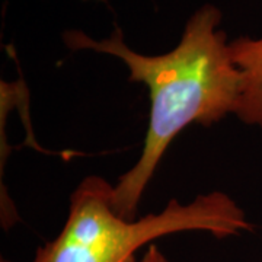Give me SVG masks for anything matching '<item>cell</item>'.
<instances>
[{
	"mask_svg": "<svg viewBox=\"0 0 262 262\" xmlns=\"http://www.w3.org/2000/svg\"><path fill=\"white\" fill-rule=\"evenodd\" d=\"M222 10L206 3L189 16L179 42L165 54L134 51L115 27L106 38L95 39L79 29L63 34L66 47L117 57L128 69V80L143 83L150 96L149 125L137 162L114 185L113 206L134 220L141 196L162 158L181 131L191 124L211 127L236 114L241 75L230 56Z\"/></svg>",
	"mask_w": 262,
	"mask_h": 262,
	"instance_id": "1",
	"label": "cell"
},
{
	"mask_svg": "<svg viewBox=\"0 0 262 262\" xmlns=\"http://www.w3.org/2000/svg\"><path fill=\"white\" fill-rule=\"evenodd\" d=\"M114 185L91 175L76 187L60 233L38 248L32 262H136L153 241L181 232H206L225 239L252 229L230 195L211 191L187 204L170 200L159 213L128 220L113 206Z\"/></svg>",
	"mask_w": 262,
	"mask_h": 262,
	"instance_id": "2",
	"label": "cell"
},
{
	"mask_svg": "<svg viewBox=\"0 0 262 262\" xmlns=\"http://www.w3.org/2000/svg\"><path fill=\"white\" fill-rule=\"evenodd\" d=\"M229 47L241 75V95L234 115L262 131V35L234 38Z\"/></svg>",
	"mask_w": 262,
	"mask_h": 262,
	"instance_id": "3",
	"label": "cell"
},
{
	"mask_svg": "<svg viewBox=\"0 0 262 262\" xmlns=\"http://www.w3.org/2000/svg\"><path fill=\"white\" fill-rule=\"evenodd\" d=\"M140 262H170L165 256V253L160 251L159 248L156 246V245H149L147 246V251L146 253L143 255V258H141Z\"/></svg>",
	"mask_w": 262,
	"mask_h": 262,
	"instance_id": "4",
	"label": "cell"
},
{
	"mask_svg": "<svg viewBox=\"0 0 262 262\" xmlns=\"http://www.w3.org/2000/svg\"><path fill=\"white\" fill-rule=\"evenodd\" d=\"M0 262H12V261H9V259H5V258H2V261Z\"/></svg>",
	"mask_w": 262,
	"mask_h": 262,
	"instance_id": "5",
	"label": "cell"
}]
</instances>
